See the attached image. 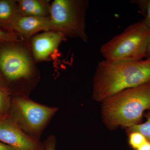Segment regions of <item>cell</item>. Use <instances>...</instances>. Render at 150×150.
Returning <instances> with one entry per match:
<instances>
[{"label":"cell","instance_id":"8","mask_svg":"<svg viewBox=\"0 0 150 150\" xmlns=\"http://www.w3.org/2000/svg\"><path fill=\"white\" fill-rule=\"evenodd\" d=\"M64 34L55 31H47L36 35L32 40V48L35 59L45 60L59 46Z\"/></svg>","mask_w":150,"mask_h":150},{"label":"cell","instance_id":"6","mask_svg":"<svg viewBox=\"0 0 150 150\" xmlns=\"http://www.w3.org/2000/svg\"><path fill=\"white\" fill-rule=\"evenodd\" d=\"M32 67L29 56L23 49L8 47L0 51V69L10 80L29 76Z\"/></svg>","mask_w":150,"mask_h":150},{"label":"cell","instance_id":"2","mask_svg":"<svg viewBox=\"0 0 150 150\" xmlns=\"http://www.w3.org/2000/svg\"><path fill=\"white\" fill-rule=\"evenodd\" d=\"M103 121L110 128L139 124L150 110V83L124 90L102 101Z\"/></svg>","mask_w":150,"mask_h":150},{"label":"cell","instance_id":"14","mask_svg":"<svg viewBox=\"0 0 150 150\" xmlns=\"http://www.w3.org/2000/svg\"><path fill=\"white\" fill-rule=\"evenodd\" d=\"M146 141L144 136L139 132H132L129 133V144L135 150H137Z\"/></svg>","mask_w":150,"mask_h":150},{"label":"cell","instance_id":"16","mask_svg":"<svg viewBox=\"0 0 150 150\" xmlns=\"http://www.w3.org/2000/svg\"><path fill=\"white\" fill-rule=\"evenodd\" d=\"M16 40V38L13 35L0 29V42L12 41Z\"/></svg>","mask_w":150,"mask_h":150},{"label":"cell","instance_id":"3","mask_svg":"<svg viewBox=\"0 0 150 150\" xmlns=\"http://www.w3.org/2000/svg\"><path fill=\"white\" fill-rule=\"evenodd\" d=\"M150 29L143 20L130 25L101 46L104 60L110 62L138 61L146 58Z\"/></svg>","mask_w":150,"mask_h":150},{"label":"cell","instance_id":"11","mask_svg":"<svg viewBox=\"0 0 150 150\" xmlns=\"http://www.w3.org/2000/svg\"><path fill=\"white\" fill-rule=\"evenodd\" d=\"M18 6L13 1L2 0L0 1V22H9L16 16Z\"/></svg>","mask_w":150,"mask_h":150},{"label":"cell","instance_id":"9","mask_svg":"<svg viewBox=\"0 0 150 150\" xmlns=\"http://www.w3.org/2000/svg\"><path fill=\"white\" fill-rule=\"evenodd\" d=\"M14 29L25 37H30L41 30H51L50 18L30 16L17 18L14 22Z\"/></svg>","mask_w":150,"mask_h":150},{"label":"cell","instance_id":"18","mask_svg":"<svg viewBox=\"0 0 150 150\" xmlns=\"http://www.w3.org/2000/svg\"><path fill=\"white\" fill-rule=\"evenodd\" d=\"M136 150H150V144L146 141Z\"/></svg>","mask_w":150,"mask_h":150},{"label":"cell","instance_id":"4","mask_svg":"<svg viewBox=\"0 0 150 150\" xmlns=\"http://www.w3.org/2000/svg\"><path fill=\"white\" fill-rule=\"evenodd\" d=\"M88 1L55 0L50 8L52 30L88 42L85 15Z\"/></svg>","mask_w":150,"mask_h":150},{"label":"cell","instance_id":"17","mask_svg":"<svg viewBox=\"0 0 150 150\" xmlns=\"http://www.w3.org/2000/svg\"><path fill=\"white\" fill-rule=\"evenodd\" d=\"M56 141L54 137H50L47 140L44 150H56Z\"/></svg>","mask_w":150,"mask_h":150},{"label":"cell","instance_id":"7","mask_svg":"<svg viewBox=\"0 0 150 150\" xmlns=\"http://www.w3.org/2000/svg\"><path fill=\"white\" fill-rule=\"evenodd\" d=\"M0 142L15 150H44V147L27 136L17 123L4 118L0 119Z\"/></svg>","mask_w":150,"mask_h":150},{"label":"cell","instance_id":"20","mask_svg":"<svg viewBox=\"0 0 150 150\" xmlns=\"http://www.w3.org/2000/svg\"><path fill=\"white\" fill-rule=\"evenodd\" d=\"M150 58V38L148 43L147 48L146 54V58Z\"/></svg>","mask_w":150,"mask_h":150},{"label":"cell","instance_id":"13","mask_svg":"<svg viewBox=\"0 0 150 150\" xmlns=\"http://www.w3.org/2000/svg\"><path fill=\"white\" fill-rule=\"evenodd\" d=\"M133 1L138 5L142 12L144 14L145 18L143 21L150 29V0H139Z\"/></svg>","mask_w":150,"mask_h":150},{"label":"cell","instance_id":"15","mask_svg":"<svg viewBox=\"0 0 150 150\" xmlns=\"http://www.w3.org/2000/svg\"><path fill=\"white\" fill-rule=\"evenodd\" d=\"M7 102L6 95L4 92L0 90V114L3 115V113L5 111L7 107Z\"/></svg>","mask_w":150,"mask_h":150},{"label":"cell","instance_id":"19","mask_svg":"<svg viewBox=\"0 0 150 150\" xmlns=\"http://www.w3.org/2000/svg\"><path fill=\"white\" fill-rule=\"evenodd\" d=\"M0 150H15L8 145L0 142Z\"/></svg>","mask_w":150,"mask_h":150},{"label":"cell","instance_id":"10","mask_svg":"<svg viewBox=\"0 0 150 150\" xmlns=\"http://www.w3.org/2000/svg\"><path fill=\"white\" fill-rule=\"evenodd\" d=\"M18 3L19 11L23 16L44 18L50 13V6L46 1L21 0Z\"/></svg>","mask_w":150,"mask_h":150},{"label":"cell","instance_id":"12","mask_svg":"<svg viewBox=\"0 0 150 150\" xmlns=\"http://www.w3.org/2000/svg\"><path fill=\"white\" fill-rule=\"evenodd\" d=\"M144 115L146 119V122L129 127L128 128V132L129 133L132 132L141 133L150 144V111L144 113Z\"/></svg>","mask_w":150,"mask_h":150},{"label":"cell","instance_id":"1","mask_svg":"<svg viewBox=\"0 0 150 150\" xmlns=\"http://www.w3.org/2000/svg\"><path fill=\"white\" fill-rule=\"evenodd\" d=\"M150 83V58L138 61L110 62L103 60L97 66L93 96L103 101L124 90Z\"/></svg>","mask_w":150,"mask_h":150},{"label":"cell","instance_id":"5","mask_svg":"<svg viewBox=\"0 0 150 150\" xmlns=\"http://www.w3.org/2000/svg\"><path fill=\"white\" fill-rule=\"evenodd\" d=\"M17 122L28 131L35 132L43 128L57 108L38 104L26 98H18L14 102Z\"/></svg>","mask_w":150,"mask_h":150},{"label":"cell","instance_id":"22","mask_svg":"<svg viewBox=\"0 0 150 150\" xmlns=\"http://www.w3.org/2000/svg\"><path fill=\"white\" fill-rule=\"evenodd\" d=\"M0 90H1V89H0Z\"/></svg>","mask_w":150,"mask_h":150},{"label":"cell","instance_id":"21","mask_svg":"<svg viewBox=\"0 0 150 150\" xmlns=\"http://www.w3.org/2000/svg\"><path fill=\"white\" fill-rule=\"evenodd\" d=\"M4 118V115H2V114H0V119H1V118Z\"/></svg>","mask_w":150,"mask_h":150}]
</instances>
